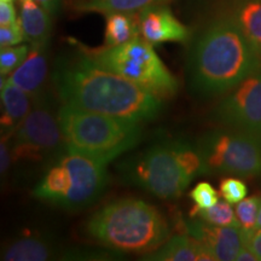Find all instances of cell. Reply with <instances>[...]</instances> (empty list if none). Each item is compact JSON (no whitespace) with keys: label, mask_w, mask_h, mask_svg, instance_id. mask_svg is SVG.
<instances>
[{"label":"cell","mask_w":261,"mask_h":261,"mask_svg":"<svg viewBox=\"0 0 261 261\" xmlns=\"http://www.w3.org/2000/svg\"><path fill=\"white\" fill-rule=\"evenodd\" d=\"M52 84L62 104L137 122L151 121L162 110V98L107 69L83 50L61 57Z\"/></svg>","instance_id":"1"},{"label":"cell","mask_w":261,"mask_h":261,"mask_svg":"<svg viewBox=\"0 0 261 261\" xmlns=\"http://www.w3.org/2000/svg\"><path fill=\"white\" fill-rule=\"evenodd\" d=\"M261 69V60L230 14L212 19L192 41L187 70L188 89L197 97L224 96Z\"/></svg>","instance_id":"2"},{"label":"cell","mask_w":261,"mask_h":261,"mask_svg":"<svg viewBox=\"0 0 261 261\" xmlns=\"http://www.w3.org/2000/svg\"><path fill=\"white\" fill-rule=\"evenodd\" d=\"M89 240L122 253L149 254L171 237V228L154 205L136 198L109 202L84 225Z\"/></svg>","instance_id":"3"},{"label":"cell","mask_w":261,"mask_h":261,"mask_svg":"<svg viewBox=\"0 0 261 261\" xmlns=\"http://www.w3.org/2000/svg\"><path fill=\"white\" fill-rule=\"evenodd\" d=\"M57 116L65 144L106 163L135 148L142 137V122L68 104H62Z\"/></svg>","instance_id":"4"},{"label":"cell","mask_w":261,"mask_h":261,"mask_svg":"<svg viewBox=\"0 0 261 261\" xmlns=\"http://www.w3.org/2000/svg\"><path fill=\"white\" fill-rule=\"evenodd\" d=\"M89 54L107 69L121 75L161 98L177 93L178 80L158 56L152 45L143 38Z\"/></svg>","instance_id":"5"},{"label":"cell","mask_w":261,"mask_h":261,"mask_svg":"<svg viewBox=\"0 0 261 261\" xmlns=\"http://www.w3.org/2000/svg\"><path fill=\"white\" fill-rule=\"evenodd\" d=\"M203 174L261 177V136L233 128L212 129L196 143Z\"/></svg>","instance_id":"6"},{"label":"cell","mask_w":261,"mask_h":261,"mask_svg":"<svg viewBox=\"0 0 261 261\" xmlns=\"http://www.w3.org/2000/svg\"><path fill=\"white\" fill-rule=\"evenodd\" d=\"M122 179L162 200H177L192 181L182 168L173 140L158 143L120 166Z\"/></svg>","instance_id":"7"},{"label":"cell","mask_w":261,"mask_h":261,"mask_svg":"<svg viewBox=\"0 0 261 261\" xmlns=\"http://www.w3.org/2000/svg\"><path fill=\"white\" fill-rule=\"evenodd\" d=\"M6 137L11 148L12 162L52 160L65 144L58 116L52 112L47 98L35 103L23 121Z\"/></svg>","instance_id":"8"},{"label":"cell","mask_w":261,"mask_h":261,"mask_svg":"<svg viewBox=\"0 0 261 261\" xmlns=\"http://www.w3.org/2000/svg\"><path fill=\"white\" fill-rule=\"evenodd\" d=\"M55 158L63 163L70 174V190L62 210L76 212L92 205L106 190L108 163L77 151L67 144Z\"/></svg>","instance_id":"9"},{"label":"cell","mask_w":261,"mask_h":261,"mask_svg":"<svg viewBox=\"0 0 261 261\" xmlns=\"http://www.w3.org/2000/svg\"><path fill=\"white\" fill-rule=\"evenodd\" d=\"M213 115L221 126L261 136V69L225 93Z\"/></svg>","instance_id":"10"},{"label":"cell","mask_w":261,"mask_h":261,"mask_svg":"<svg viewBox=\"0 0 261 261\" xmlns=\"http://www.w3.org/2000/svg\"><path fill=\"white\" fill-rule=\"evenodd\" d=\"M140 35L154 46L165 42H187L190 31L166 4H156L139 12Z\"/></svg>","instance_id":"11"},{"label":"cell","mask_w":261,"mask_h":261,"mask_svg":"<svg viewBox=\"0 0 261 261\" xmlns=\"http://www.w3.org/2000/svg\"><path fill=\"white\" fill-rule=\"evenodd\" d=\"M185 231L210 248L215 260H236L238 252L244 246L240 226H215L198 219L185 224Z\"/></svg>","instance_id":"12"},{"label":"cell","mask_w":261,"mask_h":261,"mask_svg":"<svg viewBox=\"0 0 261 261\" xmlns=\"http://www.w3.org/2000/svg\"><path fill=\"white\" fill-rule=\"evenodd\" d=\"M47 75V45H31L28 57L10 75L9 79L27 92L33 104H35L47 98L45 90Z\"/></svg>","instance_id":"13"},{"label":"cell","mask_w":261,"mask_h":261,"mask_svg":"<svg viewBox=\"0 0 261 261\" xmlns=\"http://www.w3.org/2000/svg\"><path fill=\"white\" fill-rule=\"evenodd\" d=\"M142 259L151 261H217L210 248L190 234L169 237L161 247L145 254Z\"/></svg>","instance_id":"14"},{"label":"cell","mask_w":261,"mask_h":261,"mask_svg":"<svg viewBox=\"0 0 261 261\" xmlns=\"http://www.w3.org/2000/svg\"><path fill=\"white\" fill-rule=\"evenodd\" d=\"M64 253L50 238L28 234L19 237L3 248L2 260L6 261H46L63 257Z\"/></svg>","instance_id":"15"},{"label":"cell","mask_w":261,"mask_h":261,"mask_svg":"<svg viewBox=\"0 0 261 261\" xmlns=\"http://www.w3.org/2000/svg\"><path fill=\"white\" fill-rule=\"evenodd\" d=\"M33 100L31 96L19 89L11 80L2 76V133L8 136L31 113Z\"/></svg>","instance_id":"16"},{"label":"cell","mask_w":261,"mask_h":261,"mask_svg":"<svg viewBox=\"0 0 261 261\" xmlns=\"http://www.w3.org/2000/svg\"><path fill=\"white\" fill-rule=\"evenodd\" d=\"M19 22L31 45H47L52 31V15L35 0H18Z\"/></svg>","instance_id":"17"},{"label":"cell","mask_w":261,"mask_h":261,"mask_svg":"<svg viewBox=\"0 0 261 261\" xmlns=\"http://www.w3.org/2000/svg\"><path fill=\"white\" fill-rule=\"evenodd\" d=\"M261 60V0H233L230 12Z\"/></svg>","instance_id":"18"},{"label":"cell","mask_w":261,"mask_h":261,"mask_svg":"<svg viewBox=\"0 0 261 261\" xmlns=\"http://www.w3.org/2000/svg\"><path fill=\"white\" fill-rule=\"evenodd\" d=\"M140 37L139 12H112L106 15V47L122 45Z\"/></svg>","instance_id":"19"},{"label":"cell","mask_w":261,"mask_h":261,"mask_svg":"<svg viewBox=\"0 0 261 261\" xmlns=\"http://www.w3.org/2000/svg\"><path fill=\"white\" fill-rule=\"evenodd\" d=\"M71 10L76 12H130L137 14L151 5L166 4L171 0H65Z\"/></svg>","instance_id":"20"},{"label":"cell","mask_w":261,"mask_h":261,"mask_svg":"<svg viewBox=\"0 0 261 261\" xmlns=\"http://www.w3.org/2000/svg\"><path fill=\"white\" fill-rule=\"evenodd\" d=\"M191 217L215 226H240L236 213L226 200H219L217 204L210 208L195 207L191 212Z\"/></svg>","instance_id":"21"},{"label":"cell","mask_w":261,"mask_h":261,"mask_svg":"<svg viewBox=\"0 0 261 261\" xmlns=\"http://www.w3.org/2000/svg\"><path fill=\"white\" fill-rule=\"evenodd\" d=\"M261 196H252V197L243 198L242 201L236 203L234 213H236L238 224L243 232L244 243L256 231V220L259 214Z\"/></svg>","instance_id":"22"},{"label":"cell","mask_w":261,"mask_h":261,"mask_svg":"<svg viewBox=\"0 0 261 261\" xmlns=\"http://www.w3.org/2000/svg\"><path fill=\"white\" fill-rule=\"evenodd\" d=\"M31 44H19L16 46L2 48L0 52V73L2 76L11 75L28 57Z\"/></svg>","instance_id":"23"},{"label":"cell","mask_w":261,"mask_h":261,"mask_svg":"<svg viewBox=\"0 0 261 261\" xmlns=\"http://www.w3.org/2000/svg\"><path fill=\"white\" fill-rule=\"evenodd\" d=\"M220 195L224 200L230 202L231 204H236L243 198L247 197L248 188L244 181L238 178H225L220 181Z\"/></svg>","instance_id":"24"},{"label":"cell","mask_w":261,"mask_h":261,"mask_svg":"<svg viewBox=\"0 0 261 261\" xmlns=\"http://www.w3.org/2000/svg\"><path fill=\"white\" fill-rule=\"evenodd\" d=\"M191 200L195 202V207L210 208L219 202L220 197L217 190L212 187L210 182H198L190 191Z\"/></svg>","instance_id":"25"},{"label":"cell","mask_w":261,"mask_h":261,"mask_svg":"<svg viewBox=\"0 0 261 261\" xmlns=\"http://www.w3.org/2000/svg\"><path fill=\"white\" fill-rule=\"evenodd\" d=\"M25 40L23 29L19 19L10 25H0V46L2 48L16 46Z\"/></svg>","instance_id":"26"},{"label":"cell","mask_w":261,"mask_h":261,"mask_svg":"<svg viewBox=\"0 0 261 261\" xmlns=\"http://www.w3.org/2000/svg\"><path fill=\"white\" fill-rule=\"evenodd\" d=\"M18 19L17 11L12 2H0V25L14 24Z\"/></svg>","instance_id":"27"},{"label":"cell","mask_w":261,"mask_h":261,"mask_svg":"<svg viewBox=\"0 0 261 261\" xmlns=\"http://www.w3.org/2000/svg\"><path fill=\"white\" fill-rule=\"evenodd\" d=\"M12 162V155H11V148H10V143L8 137L3 136L2 144H0V171H2V175H4L6 172L9 171L10 165Z\"/></svg>","instance_id":"28"},{"label":"cell","mask_w":261,"mask_h":261,"mask_svg":"<svg viewBox=\"0 0 261 261\" xmlns=\"http://www.w3.org/2000/svg\"><path fill=\"white\" fill-rule=\"evenodd\" d=\"M244 246L249 247L254 252V254L257 256L259 261H261V228L260 230H256L252 236L248 238Z\"/></svg>","instance_id":"29"},{"label":"cell","mask_w":261,"mask_h":261,"mask_svg":"<svg viewBox=\"0 0 261 261\" xmlns=\"http://www.w3.org/2000/svg\"><path fill=\"white\" fill-rule=\"evenodd\" d=\"M35 2H38L41 6H44L52 16L57 14L62 4V0H35Z\"/></svg>","instance_id":"30"},{"label":"cell","mask_w":261,"mask_h":261,"mask_svg":"<svg viewBox=\"0 0 261 261\" xmlns=\"http://www.w3.org/2000/svg\"><path fill=\"white\" fill-rule=\"evenodd\" d=\"M257 256L254 254V252L249 247L243 246L241 250L238 252L236 256V261H257Z\"/></svg>","instance_id":"31"},{"label":"cell","mask_w":261,"mask_h":261,"mask_svg":"<svg viewBox=\"0 0 261 261\" xmlns=\"http://www.w3.org/2000/svg\"><path fill=\"white\" fill-rule=\"evenodd\" d=\"M261 228V202H260V208H259V214H257V220H256V230Z\"/></svg>","instance_id":"32"},{"label":"cell","mask_w":261,"mask_h":261,"mask_svg":"<svg viewBox=\"0 0 261 261\" xmlns=\"http://www.w3.org/2000/svg\"><path fill=\"white\" fill-rule=\"evenodd\" d=\"M0 2H14V0H0Z\"/></svg>","instance_id":"33"}]
</instances>
